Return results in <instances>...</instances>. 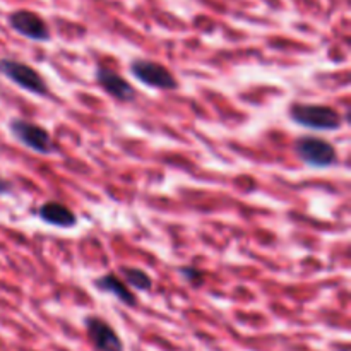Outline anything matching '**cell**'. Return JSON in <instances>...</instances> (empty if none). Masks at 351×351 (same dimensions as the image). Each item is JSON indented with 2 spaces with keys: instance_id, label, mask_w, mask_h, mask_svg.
Listing matches in <instances>:
<instances>
[{
  "instance_id": "obj_8",
  "label": "cell",
  "mask_w": 351,
  "mask_h": 351,
  "mask_svg": "<svg viewBox=\"0 0 351 351\" xmlns=\"http://www.w3.org/2000/svg\"><path fill=\"white\" fill-rule=\"evenodd\" d=\"M86 331H88L89 339L96 350L99 351H123L122 339L119 338L112 326L108 322L101 321L98 317L86 319Z\"/></svg>"
},
{
  "instance_id": "obj_1",
  "label": "cell",
  "mask_w": 351,
  "mask_h": 351,
  "mask_svg": "<svg viewBox=\"0 0 351 351\" xmlns=\"http://www.w3.org/2000/svg\"><path fill=\"white\" fill-rule=\"evenodd\" d=\"M288 113L297 125L317 130V132H331V130H338L343 125L341 113L328 105L293 103Z\"/></svg>"
},
{
  "instance_id": "obj_13",
  "label": "cell",
  "mask_w": 351,
  "mask_h": 351,
  "mask_svg": "<svg viewBox=\"0 0 351 351\" xmlns=\"http://www.w3.org/2000/svg\"><path fill=\"white\" fill-rule=\"evenodd\" d=\"M12 191V185H10L9 180H5L3 177H0V195H7Z\"/></svg>"
},
{
  "instance_id": "obj_12",
  "label": "cell",
  "mask_w": 351,
  "mask_h": 351,
  "mask_svg": "<svg viewBox=\"0 0 351 351\" xmlns=\"http://www.w3.org/2000/svg\"><path fill=\"white\" fill-rule=\"evenodd\" d=\"M180 274L192 285L202 283V273L194 267H180Z\"/></svg>"
},
{
  "instance_id": "obj_10",
  "label": "cell",
  "mask_w": 351,
  "mask_h": 351,
  "mask_svg": "<svg viewBox=\"0 0 351 351\" xmlns=\"http://www.w3.org/2000/svg\"><path fill=\"white\" fill-rule=\"evenodd\" d=\"M95 287L98 288L99 291H106V293L113 295L117 300H120L122 304L129 305V307H134L137 304L136 295L127 288V285L123 283L122 280L115 276V274H103L98 280L95 281Z\"/></svg>"
},
{
  "instance_id": "obj_3",
  "label": "cell",
  "mask_w": 351,
  "mask_h": 351,
  "mask_svg": "<svg viewBox=\"0 0 351 351\" xmlns=\"http://www.w3.org/2000/svg\"><path fill=\"white\" fill-rule=\"evenodd\" d=\"M0 74L24 91L36 96H48V84L36 69L14 58H0Z\"/></svg>"
},
{
  "instance_id": "obj_7",
  "label": "cell",
  "mask_w": 351,
  "mask_h": 351,
  "mask_svg": "<svg viewBox=\"0 0 351 351\" xmlns=\"http://www.w3.org/2000/svg\"><path fill=\"white\" fill-rule=\"evenodd\" d=\"M96 81L98 84L108 93L112 98L120 103H130L136 99V89L127 79H123L119 72L112 71L108 67H99L96 71Z\"/></svg>"
},
{
  "instance_id": "obj_11",
  "label": "cell",
  "mask_w": 351,
  "mask_h": 351,
  "mask_svg": "<svg viewBox=\"0 0 351 351\" xmlns=\"http://www.w3.org/2000/svg\"><path fill=\"white\" fill-rule=\"evenodd\" d=\"M123 280L127 285H130L132 288L141 291H149L153 288V280H151L149 274L143 269H137V267H122L120 269Z\"/></svg>"
},
{
  "instance_id": "obj_9",
  "label": "cell",
  "mask_w": 351,
  "mask_h": 351,
  "mask_svg": "<svg viewBox=\"0 0 351 351\" xmlns=\"http://www.w3.org/2000/svg\"><path fill=\"white\" fill-rule=\"evenodd\" d=\"M38 218L57 228H74L77 225V218L72 209L57 201H48L41 204L38 209Z\"/></svg>"
},
{
  "instance_id": "obj_2",
  "label": "cell",
  "mask_w": 351,
  "mask_h": 351,
  "mask_svg": "<svg viewBox=\"0 0 351 351\" xmlns=\"http://www.w3.org/2000/svg\"><path fill=\"white\" fill-rule=\"evenodd\" d=\"M295 153L298 154L305 165L311 168H329L335 167L338 161L336 147L329 141L315 136H304L295 141Z\"/></svg>"
},
{
  "instance_id": "obj_6",
  "label": "cell",
  "mask_w": 351,
  "mask_h": 351,
  "mask_svg": "<svg viewBox=\"0 0 351 351\" xmlns=\"http://www.w3.org/2000/svg\"><path fill=\"white\" fill-rule=\"evenodd\" d=\"M7 23H9L10 29H14L17 34H21V36L27 38V40H50V27L45 23L43 17L38 16L36 12H31V10L24 9L14 10V12L9 14V17H7Z\"/></svg>"
},
{
  "instance_id": "obj_5",
  "label": "cell",
  "mask_w": 351,
  "mask_h": 351,
  "mask_svg": "<svg viewBox=\"0 0 351 351\" xmlns=\"http://www.w3.org/2000/svg\"><path fill=\"white\" fill-rule=\"evenodd\" d=\"M130 74L143 84L161 91H171L178 88L177 77L165 65L146 58H136L130 62Z\"/></svg>"
},
{
  "instance_id": "obj_4",
  "label": "cell",
  "mask_w": 351,
  "mask_h": 351,
  "mask_svg": "<svg viewBox=\"0 0 351 351\" xmlns=\"http://www.w3.org/2000/svg\"><path fill=\"white\" fill-rule=\"evenodd\" d=\"M9 130L17 143L26 146L27 149L34 151V153L45 154V156L55 153V143L50 132L38 123L27 122L23 119H14L10 120Z\"/></svg>"
}]
</instances>
